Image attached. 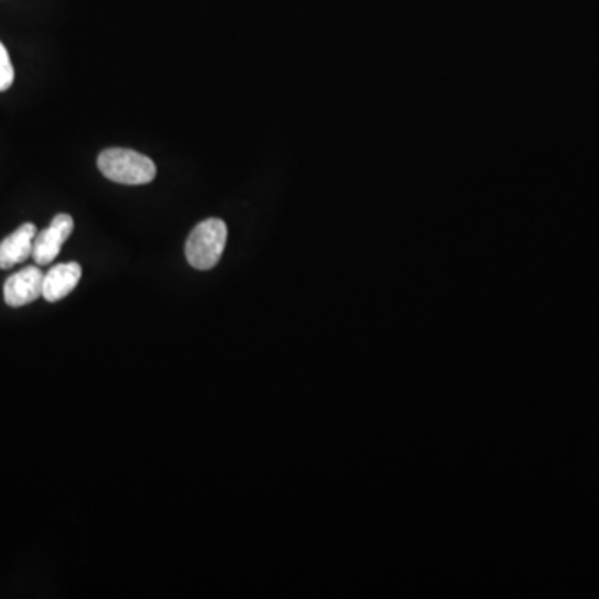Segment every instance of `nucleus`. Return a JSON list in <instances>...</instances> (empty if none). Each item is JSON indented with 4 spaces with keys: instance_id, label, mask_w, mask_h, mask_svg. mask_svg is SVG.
<instances>
[{
    "instance_id": "obj_1",
    "label": "nucleus",
    "mask_w": 599,
    "mask_h": 599,
    "mask_svg": "<svg viewBox=\"0 0 599 599\" xmlns=\"http://www.w3.org/2000/svg\"><path fill=\"white\" fill-rule=\"evenodd\" d=\"M104 177L116 184L145 185L154 181L157 167L146 155L130 149H107L97 159Z\"/></svg>"
},
{
    "instance_id": "obj_2",
    "label": "nucleus",
    "mask_w": 599,
    "mask_h": 599,
    "mask_svg": "<svg viewBox=\"0 0 599 599\" xmlns=\"http://www.w3.org/2000/svg\"><path fill=\"white\" fill-rule=\"evenodd\" d=\"M229 239L227 224L220 218H207L192 230L185 243V257L195 270H211L224 255Z\"/></svg>"
},
{
    "instance_id": "obj_3",
    "label": "nucleus",
    "mask_w": 599,
    "mask_h": 599,
    "mask_svg": "<svg viewBox=\"0 0 599 599\" xmlns=\"http://www.w3.org/2000/svg\"><path fill=\"white\" fill-rule=\"evenodd\" d=\"M72 232H74V218L68 214L55 215L47 229L35 236L34 252H32L35 263L44 266L54 262Z\"/></svg>"
},
{
    "instance_id": "obj_4",
    "label": "nucleus",
    "mask_w": 599,
    "mask_h": 599,
    "mask_svg": "<svg viewBox=\"0 0 599 599\" xmlns=\"http://www.w3.org/2000/svg\"><path fill=\"white\" fill-rule=\"evenodd\" d=\"M44 272L39 266H25L9 276L4 285L6 304L12 308L24 307L42 296Z\"/></svg>"
},
{
    "instance_id": "obj_5",
    "label": "nucleus",
    "mask_w": 599,
    "mask_h": 599,
    "mask_svg": "<svg viewBox=\"0 0 599 599\" xmlns=\"http://www.w3.org/2000/svg\"><path fill=\"white\" fill-rule=\"evenodd\" d=\"M37 227L24 224L0 242V270H9L31 259Z\"/></svg>"
},
{
    "instance_id": "obj_6",
    "label": "nucleus",
    "mask_w": 599,
    "mask_h": 599,
    "mask_svg": "<svg viewBox=\"0 0 599 599\" xmlns=\"http://www.w3.org/2000/svg\"><path fill=\"white\" fill-rule=\"evenodd\" d=\"M80 279H83V266L79 263H58V265L52 266L47 273H44L42 296L51 304H55L58 300L70 295L75 286L79 285Z\"/></svg>"
},
{
    "instance_id": "obj_7",
    "label": "nucleus",
    "mask_w": 599,
    "mask_h": 599,
    "mask_svg": "<svg viewBox=\"0 0 599 599\" xmlns=\"http://www.w3.org/2000/svg\"><path fill=\"white\" fill-rule=\"evenodd\" d=\"M14 79V65H12L11 57H9L8 48L0 42V92L11 89Z\"/></svg>"
}]
</instances>
